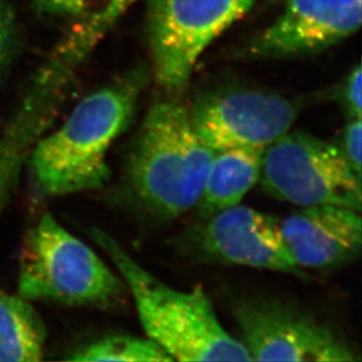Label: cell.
I'll list each match as a JSON object with an SVG mask.
<instances>
[{
	"label": "cell",
	"instance_id": "1",
	"mask_svg": "<svg viewBox=\"0 0 362 362\" xmlns=\"http://www.w3.org/2000/svg\"><path fill=\"white\" fill-rule=\"evenodd\" d=\"M149 81L136 66L78 103L59 129L39 141L30 156V177L45 197L99 189L110 177L107 153L129 126Z\"/></svg>",
	"mask_w": 362,
	"mask_h": 362
},
{
	"label": "cell",
	"instance_id": "2",
	"mask_svg": "<svg viewBox=\"0 0 362 362\" xmlns=\"http://www.w3.org/2000/svg\"><path fill=\"white\" fill-rule=\"evenodd\" d=\"M168 95L156 100L144 117L124 174L137 204L165 221L199 205L215 154L194 129L187 105Z\"/></svg>",
	"mask_w": 362,
	"mask_h": 362
},
{
	"label": "cell",
	"instance_id": "3",
	"mask_svg": "<svg viewBox=\"0 0 362 362\" xmlns=\"http://www.w3.org/2000/svg\"><path fill=\"white\" fill-rule=\"evenodd\" d=\"M92 237L108 255L129 288L148 338L178 361H252L242 341L219 322L202 288L175 290L144 270L113 237L94 229Z\"/></svg>",
	"mask_w": 362,
	"mask_h": 362
},
{
	"label": "cell",
	"instance_id": "4",
	"mask_svg": "<svg viewBox=\"0 0 362 362\" xmlns=\"http://www.w3.org/2000/svg\"><path fill=\"white\" fill-rule=\"evenodd\" d=\"M124 287L89 246L49 214L28 231L18 274L21 297L78 308H110L123 297Z\"/></svg>",
	"mask_w": 362,
	"mask_h": 362
},
{
	"label": "cell",
	"instance_id": "5",
	"mask_svg": "<svg viewBox=\"0 0 362 362\" xmlns=\"http://www.w3.org/2000/svg\"><path fill=\"white\" fill-rule=\"evenodd\" d=\"M260 185L267 195L304 206L332 204L361 211V176L338 144L287 132L264 149Z\"/></svg>",
	"mask_w": 362,
	"mask_h": 362
},
{
	"label": "cell",
	"instance_id": "6",
	"mask_svg": "<svg viewBox=\"0 0 362 362\" xmlns=\"http://www.w3.org/2000/svg\"><path fill=\"white\" fill-rule=\"evenodd\" d=\"M256 0H148L153 74L170 95L181 94L209 45L244 17Z\"/></svg>",
	"mask_w": 362,
	"mask_h": 362
},
{
	"label": "cell",
	"instance_id": "7",
	"mask_svg": "<svg viewBox=\"0 0 362 362\" xmlns=\"http://www.w3.org/2000/svg\"><path fill=\"white\" fill-rule=\"evenodd\" d=\"M301 110L299 100L278 93L226 87L196 96L189 115L199 139L211 151H219L267 148L290 132Z\"/></svg>",
	"mask_w": 362,
	"mask_h": 362
},
{
	"label": "cell",
	"instance_id": "8",
	"mask_svg": "<svg viewBox=\"0 0 362 362\" xmlns=\"http://www.w3.org/2000/svg\"><path fill=\"white\" fill-rule=\"evenodd\" d=\"M233 315L252 361L361 360L359 353L328 325L281 301H240Z\"/></svg>",
	"mask_w": 362,
	"mask_h": 362
},
{
	"label": "cell",
	"instance_id": "9",
	"mask_svg": "<svg viewBox=\"0 0 362 362\" xmlns=\"http://www.w3.org/2000/svg\"><path fill=\"white\" fill-rule=\"evenodd\" d=\"M194 252L210 263L304 276L287 249L281 219L235 205L210 215L192 237Z\"/></svg>",
	"mask_w": 362,
	"mask_h": 362
},
{
	"label": "cell",
	"instance_id": "10",
	"mask_svg": "<svg viewBox=\"0 0 362 362\" xmlns=\"http://www.w3.org/2000/svg\"><path fill=\"white\" fill-rule=\"evenodd\" d=\"M281 13L243 48L250 59H286L324 51L356 33L361 0H284Z\"/></svg>",
	"mask_w": 362,
	"mask_h": 362
},
{
	"label": "cell",
	"instance_id": "11",
	"mask_svg": "<svg viewBox=\"0 0 362 362\" xmlns=\"http://www.w3.org/2000/svg\"><path fill=\"white\" fill-rule=\"evenodd\" d=\"M291 256L301 270L345 267L361 251L360 211L339 205L304 206L281 221Z\"/></svg>",
	"mask_w": 362,
	"mask_h": 362
},
{
	"label": "cell",
	"instance_id": "12",
	"mask_svg": "<svg viewBox=\"0 0 362 362\" xmlns=\"http://www.w3.org/2000/svg\"><path fill=\"white\" fill-rule=\"evenodd\" d=\"M264 149L238 147L215 151L199 203L205 215L240 204L259 182Z\"/></svg>",
	"mask_w": 362,
	"mask_h": 362
},
{
	"label": "cell",
	"instance_id": "13",
	"mask_svg": "<svg viewBox=\"0 0 362 362\" xmlns=\"http://www.w3.org/2000/svg\"><path fill=\"white\" fill-rule=\"evenodd\" d=\"M46 329L28 299L0 292V361H39Z\"/></svg>",
	"mask_w": 362,
	"mask_h": 362
},
{
	"label": "cell",
	"instance_id": "14",
	"mask_svg": "<svg viewBox=\"0 0 362 362\" xmlns=\"http://www.w3.org/2000/svg\"><path fill=\"white\" fill-rule=\"evenodd\" d=\"M74 361L170 362L169 353L151 339L112 335L93 342L69 358Z\"/></svg>",
	"mask_w": 362,
	"mask_h": 362
},
{
	"label": "cell",
	"instance_id": "15",
	"mask_svg": "<svg viewBox=\"0 0 362 362\" xmlns=\"http://www.w3.org/2000/svg\"><path fill=\"white\" fill-rule=\"evenodd\" d=\"M127 0H32L35 11L46 17L81 19L112 12L117 16Z\"/></svg>",
	"mask_w": 362,
	"mask_h": 362
},
{
	"label": "cell",
	"instance_id": "16",
	"mask_svg": "<svg viewBox=\"0 0 362 362\" xmlns=\"http://www.w3.org/2000/svg\"><path fill=\"white\" fill-rule=\"evenodd\" d=\"M17 48V26L6 0H0V79L13 62Z\"/></svg>",
	"mask_w": 362,
	"mask_h": 362
},
{
	"label": "cell",
	"instance_id": "17",
	"mask_svg": "<svg viewBox=\"0 0 362 362\" xmlns=\"http://www.w3.org/2000/svg\"><path fill=\"white\" fill-rule=\"evenodd\" d=\"M361 67L356 65L335 90V100L340 103L349 119H361Z\"/></svg>",
	"mask_w": 362,
	"mask_h": 362
},
{
	"label": "cell",
	"instance_id": "18",
	"mask_svg": "<svg viewBox=\"0 0 362 362\" xmlns=\"http://www.w3.org/2000/svg\"><path fill=\"white\" fill-rule=\"evenodd\" d=\"M361 119H349L346 124L342 144L340 146L342 153L354 169L356 174L361 176Z\"/></svg>",
	"mask_w": 362,
	"mask_h": 362
}]
</instances>
